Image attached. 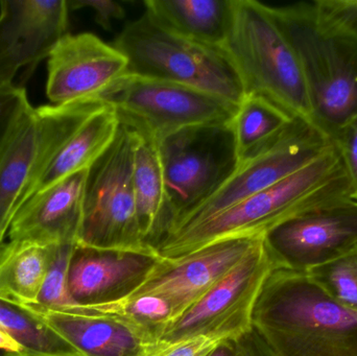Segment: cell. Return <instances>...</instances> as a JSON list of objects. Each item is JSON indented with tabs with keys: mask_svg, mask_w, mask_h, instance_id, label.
Segmentation results:
<instances>
[{
	"mask_svg": "<svg viewBox=\"0 0 357 356\" xmlns=\"http://www.w3.org/2000/svg\"><path fill=\"white\" fill-rule=\"evenodd\" d=\"M0 351L13 353V355L35 356L29 355L19 343H17L10 334H6L1 328H0Z\"/></svg>",
	"mask_w": 357,
	"mask_h": 356,
	"instance_id": "obj_34",
	"label": "cell"
},
{
	"mask_svg": "<svg viewBox=\"0 0 357 356\" xmlns=\"http://www.w3.org/2000/svg\"><path fill=\"white\" fill-rule=\"evenodd\" d=\"M66 0L0 1V88L20 69L36 66L68 33Z\"/></svg>",
	"mask_w": 357,
	"mask_h": 356,
	"instance_id": "obj_15",
	"label": "cell"
},
{
	"mask_svg": "<svg viewBox=\"0 0 357 356\" xmlns=\"http://www.w3.org/2000/svg\"><path fill=\"white\" fill-rule=\"evenodd\" d=\"M349 199L351 186L333 142L318 158L282 181L197 225L169 234L156 252L173 258L220 240L264 236L287 219Z\"/></svg>",
	"mask_w": 357,
	"mask_h": 356,
	"instance_id": "obj_1",
	"label": "cell"
},
{
	"mask_svg": "<svg viewBox=\"0 0 357 356\" xmlns=\"http://www.w3.org/2000/svg\"><path fill=\"white\" fill-rule=\"evenodd\" d=\"M136 132V131H135ZM133 187L140 233L155 251L172 229L158 144L136 132Z\"/></svg>",
	"mask_w": 357,
	"mask_h": 356,
	"instance_id": "obj_19",
	"label": "cell"
},
{
	"mask_svg": "<svg viewBox=\"0 0 357 356\" xmlns=\"http://www.w3.org/2000/svg\"><path fill=\"white\" fill-rule=\"evenodd\" d=\"M220 49L234 67L245 96H259L314 125L301 63L272 6L256 0H231L228 31Z\"/></svg>",
	"mask_w": 357,
	"mask_h": 356,
	"instance_id": "obj_4",
	"label": "cell"
},
{
	"mask_svg": "<svg viewBox=\"0 0 357 356\" xmlns=\"http://www.w3.org/2000/svg\"><path fill=\"white\" fill-rule=\"evenodd\" d=\"M272 12L301 63L314 125L333 139L357 114V33L328 20L314 1Z\"/></svg>",
	"mask_w": 357,
	"mask_h": 356,
	"instance_id": "obj_3",
	"label": "cell"
},
{
	"mask_svg": "<svg viewBox=\"0 0 357 356\" xmlns=\"http://www.w3.org/2000/svg\"><path fill=\"white\" fill-rule=\"evenodd\" d=\"M275 269L307 273L357 250V201H340L283 222L266 232Z\"/></svg>",
	"mask_w": 357,
	"mask_h": 356,
	"instance_id": "obj_12",
	"label": "cell"
},
{
	"mask_svg": "<svg viewBox=\"0 0 357 356\" xmlns=\"http://www.w3.org/2000/svg\"><path fill=\"white\" fill-rule=\"evenodd\" d=\"M88 171L73 173L36 192L18 209L8 228L10 242H77Z\"/></svg>",
	"mask_w": 357,
	"mask_h": 356,
	"instance_id": "obj_17",
	"label": "cell"
},
{
	"mask_svg": "<svg viewBox=\"0 0 357 356\" xmlns=\"http://www.w3.org/2000/svg\"><path fill=\"white\" fill-rule=\"evenodd\" d=\"M0 356H23L18 355H13V353H4V351H0Z\"/></svg>",
	"mask_w": 357,
	"mask_h": 356,
	"instance_id": "obj_36",
	"label": "cell"
},
{
	"mask_svg": "<svg viewBox=\"0 0 357 356\" xmlns=\"http://www.w3.org/2000/svg\"><path fill=\"white\" fill-rule=\"evenodd\" d=\"M262 240L264 236L230 238L182 256H160L154 271L129 298L142 295L163 297L171 304L174 321L235 269Z\"/></svg>",
	"mask_w": 357,
	"mask_h": 356,
	"instance_id": "obj_13",
	"label": "cell"
},
{
	"mask_svg": "<svg viewBox=\"0 0 357 356\" xmlns=\"http://www.w3.org/2000/svg\"><path fill=\"white\" fill-rule=\"evenodd\" d=\"M333 142L316 125L297 119L276 144L238 162L226 182L173 232L197 225L282 181L318 158Z\"/></svg>",
	"mask_w": 357,
	"mask_h": 356,
	"instance_id": "obj_11",
	"label": "cell"
},
{
	"mask_svg": "<svg viewBox=\"0 0 357 356\" xmlns=\"http://www.w3.org/2000/svg\"><path fill=\"white\" fill-rule=\"evenodd\" d=\"M135 146L136 132L121 123L108 150L88 169L77 244L115 250H154L146 246L138 225L133 187Z\"/></svg>",
	"mask_w": 357,
	"mask_h": 356,
	"instance_id": "obj_7",
	"label": "cell"
},
{
	"mask_svg": "<svg viewBox=\"0 0 357 356\" xmlns=\"http://www.w3.org/2000/svg\"><path fill=\"white\" fill-rule=\"evenodd\" d=\"M234 343L238 356H274L253 327L234 340Z\"/></svg>",
	"mask_w": 357,
	"mask_h": 356,
	"instance_id": "obj_33",
	"label": "cell"
},
{
	"mask_svg": "<svg viewBox=\"0 0 357 356\" xmlns=\"http://www.w3.org/2000/svg\"><path fill=\"white\" fill-rule=\"evenodd\" d=\"M31 108L22 87L12 85L0 88V159L21 119Z\"/></svg>",
	"mask_w": 357,
	"mask_h": 356,
	"instance_id": "obj_28",
	"label": "cell"
},
{
	"mask_svg": "<svg viewBox=\"0 0 357 356\" xmlns=\"http://www.w3.org/2000/svg\"><path fill=\"white\" fill-rule=\"evenodd\" d=\"M161 26L197 43L220 48L228 31L231 0H146Z\"/></svg>",
	"mask_w": 357,
	"mask_h": 356,
	"instance_id": "obj_20",
	"label": "cell"
},
{
	"mask_svg": "<svg viewBox=\"0 0 357 356\" xmlns=\"http://www.w3.org/2000/svg\"><path fill=\"white\" fill-rule=\"evenodd\" d=\"M46 95L54 105L98 100L128 72V59L91 33H67L48 56Z\"/></svg>",
	"mask_w": 357,
	"mask_h": 356,
	"instance_id": "obj_14",
	"label": "cell"
},
{
	"mask_svg": "<svg viewBox=\"0 0 357 356\" xmlns=\"http://www.w3.org/2000/svg\"><path fill=\"white\" fill-rule=\"evenodd\" d=\"M98 100L119 121L159 141L186 127L229 125L237 107L218 96L174 82L126 73Z\"/></svg>",
	"mask_w": 357,
	"mask_h": 356,
	"instance_id": "obj_8",
	"label": "cell"
},
{
	"mask_svg": "<svg viewBox=\"0 0 357 356\" xmlns=\"http://www.w3.org/2000/svg\"><path fill=\"white\" fill-rule=\"evenodd\" d=\"M105 104L100 100L31 107L0 159V247L18 209L31 198L59 150Z\"/></svg>",
	"mask_w": 357,
	"mask_h": 356,
	"instance_id": "obj_6",
	"label": "cell"
},
{
	"mask_svg": "<svg viewBox=\"0 0 357 356\" xmlns=\"http://www.w3.org/2000/svg\"><path fill=\"white\" fill-rule=\"evenodd\" d=\"M119 125L116 112L107 105L93 113L52 159L33 194L73 173L88 171L108 150Z\"/></svg>",
	"mask_w": 357,
	"mask_h": 356,
	"instance_id": "obj_21",
	"label": "cell"
},
{
	"mask_svg": "<svg viewBox=\"0 0 357 356\" xmlns=\"http://www.w3.org/2000/svg\"><path fill=\"white\" fill-rule=\"evenodd\" d=\"M314 3L331 22L357 33V0H316Z\"/></svg>",
	"mask_w": 357,
	"mask_h": 356,
	"instance_id": "obj_31",
	"label": "cell"
},
{
	"mask_svg": "<svg viewBox=\"0 0 357 356\" xmlns=\"http://www.w3.org/2000/svg\"><path fill=\"white\" fill-rule=\"evenodd\" d=\"M113 45L128 59L127 73L197 88L235 106L245 98L238 75L220 48L181 37L146 13L128 23Z\"/></svg>",
	"mask_w": 357,
	"mask_h": 356,
	"instance_id": "obj_5",
	"label": "cell"
},
{
	"mask_svg": "<svg viewBox=\"0 0 357 356\" xmlns=\"http://www.w3.org/2000/svg\"><path fill=\"white\" fill-rule=\"evenodd\" d=\"M252 327L274 356H357V314L337 304L307 273L273 270Z\"/></svg>",
	"mask_w": 357,
	"mask_h": 356,
	"instance_id": "obj_2",
	"label": "cell"
},
{
	"mask_svg": "<svg viewBox=\"0 0 357 356\" xmlns=\"http://www.w3.org/2000/svg\"><path fill=\"white\" fill-rule=\"evenodd\" d=\"M157 144L171 234L232 175L238 159L230 123L186 127L165 136Z\"/></svg>",
	"mask_w": 357,
	"mask_h": 356,
	"instance_id": "obj_9",
	"label": "cell"
},
{
	"mask_svg": "<svg viewBox=\"0 0 357 356\" xmlns=\"http://www.w3.org/2000/svg\"><path fill=\"white\" fill-rule=\"evenodd\" d=\"M209 356H238L234 340H228L222 343Z\"/></svg>",
	"mask_w": 357,
	"mask_h": 356,
	"instance_id": "obj_35",
	"label": "cell"
},
{
	"mask_svg": "<svg viewBox=\"0 0 357 356\" xmlns=\"http://www.w3.org/2000/svg\"><path fill=\"white\" fill-rule=\"evenodd\" d=\"M2 246H3V245H2ZM2 246H1V247H2ZM1 247H0V249H1Z\"/></svg>",
	"mask_w": 357,
	"mask_h": 356,
	"instance_id": "obj_38",
	"label": "cell"
},
{
	"mask_svg": "<svg viewBox=\"0 0 357 356\" xmlns=\"http://www.w3.org/2000/svg\"><path fill=\"white\" fill-rule=\"evenodd\" d=\"M297 119L264 98L245 96L230 123L238 162L276 144Z\"/></svg>",
	"mask_w": 357,
	"mask_h": 356,
	"instance_id": "obj_23",
	"label": "cell"
},
{
	"mask_svg": "<svg viewBox=\"0 0 357 356\" xmlns=\"http://www.w3.org/2000/svg\"><path fill=\"white\" fill-rule=\"evenodd\" d=\"M231 339L220 336H202L161 347L152 356H209L222 343Z\"/></svg>",
	"mask_w": 357,
	"mask_h": 356,
	"instance_id": "obj_30",
	"label": "cell"
},
{
	"mask_svg": "<svg viewBox=\"0 0 357 356\" xmlns=\"http://www.w3.org/2000/svg\"><path fill=\"white\" fill-rule=\"evenodd\" d=\"M77 242L59 244L46 274L37 303L27 309L64 311L75 307L68 290V272L73 249Z\"/></svg>",
	"mask_w": 357,
	"mask_h": 356,
	"instance_id": "obj_27",
	"label": "cell"
},
{
	"mask_svg": "<svg viewBox=\"0 0 357 356\" xmlns=\"http://www.w3.org/2000/svg\"><path fill=\"white\" fill-rule=\"evenodd\" d=\"M67 311L123 318L154 336L158 342L163 332L173 321L171 304L167 302V299L158 295H142L119 302L96 307H75Z\"/></svg>",
	"mask_w": 357,
	"mask_h": 356,
	"instance_id": "obj_25",
	"label": "cell"
},
{
	"mask_svg": "<svg viewBox=\"0 0 357 356\" xmlns=\"http://www.w3.org/2000/svg\"><path fill=\"white\" fill-rule=\"evenodd\" d=\"M0 328L29 355L83 356L31 309L0 299Z\"/></svg>",
	"mask_w": 357,
	"mask_h": 356,
	"instance_id": "obj_24",
	"label": "cell"
},
{
	"mask_svg": "<svg viewBox=\"0 0 357 356\" xmlns=\"http://www.w3.org/2000/svg\"><path fill=\"white\" fill-rule=\"evenodd\" d=\"M333 140L349 179L351 198L357 201V114L339 130Z\"/></svg>",
	"mask_w": 357,
	"mask_h": 356,
	"instance_id": "obj_29",
	"label": "cell"
},
{
	"mask_svg": "<svg viewBox=\"0 0 357 356\" xmlns=\"http://www.w3.org/2000/svg\"><path fill=\"white\" fill-rule=\"evenodd\" d=\"M69 10L90 8L93 10L96 21L107 31L112 29L113 22L123 20L126 10L121 3L114 0H71L68 1Z\"/></svg>",
	"mask_w": 357,
	"mask_h": 356,
	"instance_id": "obj_32",
	"label": "cell"
},
{
	"mask_svg": "<svg viewBox=\"0 0 357 356\" xmlns=\"http://www.w3.org/2000/svg\"><path fill=\"white\" fill-rule=\"evenodd\" d=\"M274 269L262 240L228 275L169 324L159 340L160 346L202 336L235 340L249 332L258 295Z\"/></svg>",
	"mask_w": 357,
	"mask_h": 356,
	"instance_id": "obj_10",
	"label": "cell"
},
{
	"mask_svg": "<svg viewBox=\"0 0 357 356\" xmlns=\"http://www.w3.org/2000/svg\"><path fill=\"white\" fill-rule=\"evenodd\" d=\"M58 245L10 242L0 249V299L27 307L37 303Z\"/></svg>",
	"mask_w": 357,
	"mask_h": 356,
	"instance_id": "obj_22",
	"label": "cell"
},
{
	"mask_svg": "<svg viewBox=\"0 0 357 356\" xmlns=\"http://www.w3.org/2000/svg\"><path fill=\"white\" fill-rule=\"evenodd\" d=\"M35 356H47V355H35Z\"/></svg>",
	"mask_w": 357,
	"mask_h": 356,
	"instance_id": "obj_37",
	"label": "cell"
},
{
	"mask_svg": "<svg viewBox=\"0 0 357 356\" xmlns=\"http://www.w3.org/2000/svg\"><path fill=\"white\" fill-rule=\"evenodd\" d=\"M160 258L154 250L100 249L77 242L69 265V294L81 307L125 300L148 279Z\"/></svg>",
	"mask_w": 357,
	"mask_h": 356,
	"instance_id": "obj_16",
	"label": "cell"
},
{
	"mask_svg": "<svg viewBox=\"0 0 357 356\" xmlns=\"http://www.w3.org/2000/svg\"><path fill=\"white\" fill-rule=\"evenodd\" d=\"M31 311L83 356H152L161 347L154 336L116 316Z\"/></svg>",
	"mask_w": 357,
	"mask_h": 356,
	"instance_id": "obj_18",
	"label": "cell"
},
{
	"mask_svg": "<svg viewBox=\"0 0 357 356\" xmlns=\"http://www.w3.org/2000/svg\"><path fill=\"white\" fill-rule=\"evenodd\" d=\"M307 274L337 304L357 314V250Z\"/></svg>",
	"mask_w": 357,
	"mask_h": 356,
	"instance_id": "obj_26",
	"label": "cell"
}]
</instances>
